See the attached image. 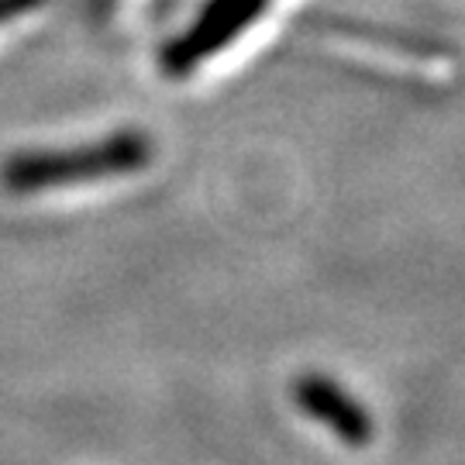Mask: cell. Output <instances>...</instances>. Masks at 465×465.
I'll return each mask as SVG.
<instances>
[{
    "label": "cell",
    "mask_w": 465,
    "mask_h": 465,
    "mask_svg": "<svg viewBox=\"0 0 465 465\" xmlns=\"http://www.w3.org/2000/svg\"><path fill=\"white\" fill-rule=\"evenodd\" d=\"M152 142L138 132H121L100 138L94 145L59 152H21L4 163L0 180L11 193H38V190H59V186L97 183L114 180L149 166Z\"/></svg>",
    "instance_id": "1"
},
{
    "label": "cell",
    "mask_w": 465,
    "mask_h": 465,
    "mask_svg": "<svg viewBox=\"0 0 465 465\" xmlns=\"http://www.w3.org/2000/svg\"><path fill=\"white\" fill-rule=\"evenodd\" d=\"M266 4L269 0H211L200 11L197 21L163 49L159 66L173 76H183L190 69H197L207 55L221 52L228 42L238 38L242 28H249L252 21L266 11Z\"/></svg>",
    "instance_id": "2"
},
{
    "label": "cell",
    "mask_w": 465,
    "mask_h": 465,
    "mask_svg": "<svg viewBox=\"0 0 465 465\" xmlns=\"http://www.w3.org/2000/svg\"><path fill=\"white\" fill-rule=\"evenodd\" d=\"M293 397H297V403L314 417L317 424L331 428L345 445L362 449V445L372 441V417H369V411L359 400H351L334 380L303 376L293 386Z\"/></svg>",
    "instance_id": "3"
},
{
    "label": "cell",
    "mask_w": 465,
    "mask_h": 465,
    "mask_svg": "<svg viewBox=\"0 0 465 465\" xmlns=\"http://www.w3.org/2000/svg\"><path fill=\"white\" fill-rule=\"evenodd\" d=\"M42 0H0V25H7V21H15V17L28 15L35 11Z\"/></svg>",
    "instance_id": "4"
}]
</instances>
